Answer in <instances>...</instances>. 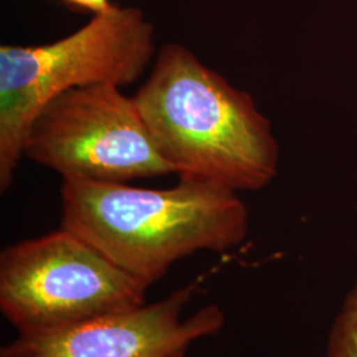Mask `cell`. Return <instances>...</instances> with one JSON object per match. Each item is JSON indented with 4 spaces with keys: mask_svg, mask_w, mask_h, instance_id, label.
<instances>
[{
    "mask_svg": "<svg viewBox=\"0 0 357 357\" xmlns=\"http://www.w3.org/2000/svg\"><path fill=\"white\" fill-rule=\"evenodd\" d=\"M66 1L76 4L78 7H84L94 13H103L113 6L110 0H66Z\"/></svg>",
    "mask_w": 357,
    "mask_h": 357,
    "instance_id": "ba28073f",
    "label": "cell"
},
{
    "mask_svg": "<svg viewBox=\"0 0 357 357\" xmlns=\"http://www.w3.org/2000/svg\"><path fill=\"white\" fill-rule=\"evenodd\" d=\"M187 356V355H181V356H178V357H185Z\"/></svg>",
    "mask_w": 357,
    "mask_h": 357,
    "instance_id": "9c48e42d",
    "label": "cell"
},
{
    "mask_svg": "<svg viewBox=\"0 0 357 357\" xmlns=\"http://www.w3.org/2000/svg\"><path fill=\"white\" fill-rule=\"evenodd\" d=\"M202 278L151 305L89 320L57 331L17 335L0 357H178L190 345L212 336L225 324L216 305L183 319L181 312L197 294Z\"/></svg>",
    "mask_w": 357,
    "mask_h": 357,
    "instance_id": "8992f818",
    "label": "cell"
},
{
    "mask_svg": "<svg viewBox=\"0 0 357 357\" xmlns=\"http://www.w3.org/2000/svg\"><path fill=\"white\" fill-rule=\"evenodd\" d=\"M23 153L64 180L126 184L175 174L134 98L114 84L75 88L53 98L33 119Z\"/></svg>",
    "mask_w": 357,
    "mask_h": 357,
    "instance_id": "5b68a950",
    "label": "cell"
},
{
    "mask_svg": "<svg viewBox=\"0 0 357 357\" xmlns=\"http://www.w3.org/2000/svg\"><path fill=\"white\" fill-rule=\"evenodd\" d=\"M147 289L63 227L0 255V311L17 335L57 331L142 306Z\"/></svg>",
    "mask_w": 357,
    "mask_h": 357,
    "instance_id": "277c9868",
    "label": "cell"
},
{
    "mask_svg": "<svg viewBox=\"0 0 357 357\" xmlns=\"http://www.w3.org/2000/svg\"><path fill=\"white\" fill-rule=\"evenodd\" d=\"M178 178L259 191L278 172L280 143L253 97L169 43L132 97Z\"/></svg>",
    "mask_w": 357,
    "mask_h": 357,
    "instance_id": "6da1fadb",
    "label": "cell"
},
{
    "mask_svg": "<svg viewBox=\"0 0 357 357\" xmlns=\"http://www.w3.org/2000/svg\"><path fill=\"white\" fill-rule=\"evenodd\" d=\"M60 195L61 227L149 287L180 259L228 252L249 231L238 192L196 178L166 190L63 180Z\"/></svg>",
    "mask_w": 357,
    "mask_h": 357,
    "instance_id": "7a4b0ae2",
    "label": "cell"
},
{
    "mask_svg": "<svg viewBox=\"0 0 357 357\" xmlns=\"http://www.w3.org/2000/svg\"><path fill=\"white\" fill-rule=\"evenodd\" d=\"M326 356L357 357V281L332 324Z\"/></svg>",
    "mask_w": 357,
    "mask_h": 357,
    "instance_id": "52a82bcc",
    "label": "cell"
},
{
    "mask_svg": "<svg viewBox=\"0 0 357 357\" xmlns=\"http://www.w3.org/2000/svg\"><path fill=\"white\" fill-rule=\"evenodd\" d=\"M155 28L137 7L112 6L51 44L0 47V191L13 185L28 130L40 110L68 90L125 86L153 61Z\"/></svg>",
    "mask_w": 357,
    "mask_h": 357,
    "instance_id": "3957f363",
    "label": "cell"
}]
</instances>
